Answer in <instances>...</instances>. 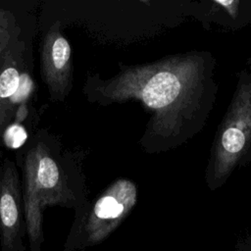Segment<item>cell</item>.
Masks as SVG:
<instances>
[{
	"label": "cell",
	"instance_id": "obj_9",
	"mask_svg": "<svg viewBox=\"0 0 251 251\" xmlns=\"http://www.w3.org/2000/svg\"><path fill=\"white\" fill-rule=\"evenodd\" d=\"M20 35V27L18 26L13 15L0 21V57L7 48Z\"/></svg>",
	"mask_w": 251,
	"mask_h": 251
},
{
	"label": "cell",
	"instance_id": "obj_10",
	"mask_svg": "<svg viewBox=\"0 0 251 251\" xmlns=\"http://www.w3.org/2000/svg\"><path fill=\"white\" fill-rule=\"evenodd\" d=\"M215 3L219 4L220 6H222L229 16H231L232 18H236L237 14H238V4L239 1H231V0H227V1H215Z\"/></svg>",
	"mask_w": 251,
	"mask_h": 251
},
{
	"label": "cell",
	"instance_id": "obj_8",
	"mask_svg": "<svg viewBox=\"0 0 251 251\" xmlns=\"http://www.w3.org/2000/svg\"><path fill=\"white\" fill-rule=\"evenodd\" d=\"M28 137L25 127L17 122H12L3 131L1 139L3 144L9 149H18L22 147Z\"/></svg>",
	"mask_w": 251,
	"mask_h": 251
},
{
	"label": "cell",
	"instance_id": "obj_6",
	"mask_svg": "<svg viewBox=\"0 0 251 251\" xmlns=\"http://www.w3.org/2000/svg\"><path fill=\"white\" fill-rule=\"evenodd\" d=\"M26 225L23 190L15 164L5 159L0 166V249L25 251Z\"/></svg>",
	"mask_w": 251,
	"mask_h": 251
},
{
	"label": "cell",
	"instance_id": "obj_1",
	"mask_svg": "<svg viewBox=\"0 0 251 251\" xmlns=\"http://www.w3.org/2000/svg\"><path fill=\"white\" fill-rule=\"evenodd\" d=\"M203 62L196 55L177 56L138 66H124L106 80L90 78L88 94L98 103L140 101L153 112L150 132L176 135L198 107L203 88Z\"/></svg>",
	"mask_w": 251,
	"mask_h": 251
},
{
	"label": "cell",
	"instance_id": "obj_4",
	"mask_svg": "<svg viewBox=\"0 0 251 251\" xmlns=\"http://www.w3.org/2000/svg\"><path fill=\"white\" fill-rule=\"evenodd\" d=\"M251 145V79L239 85L214 146L211 181L221 184Z\"/></svg>",
	"mask_w": 251,
	"mask_h": 251
},
{
	"label": "cell",
	"instance_id": "obj_11",
	"mask_svg": "<svg viewBox=\"0 0 251 251\" xmlns=\"http://www.w3.org/2000/svg\"><path fill=\"white\" fill-rule=\"evenodd\" d=\"M11 15H12V14H10L9 12L0 9V21H2V20H4V19H7V18L10 17Z\"/></svg>",
	"mask_w": 251,
	"mask_h": 251
},
{
	"label": "cell",
	"instance_id": "obj_3",
	"mask_svg": "<svg viewBox=\"0 0 251 251\" xmlns=\"http://www.w3.org/2000/svg\"><path fill=\"white\" fill-rule=\"evenodd\" d=\"M137 202V187L126 178L112 182L93 202L75 208V221L63 251H84L105 241Z\"/></svg>",
	"mask_w": 251,
	"mask_h": 251
},
{
	"label": "cell",
	"instance_id": "obj_7",
	"mask_svg": "<svg viewBox=\"0 0 251 251\" xmlns=\"http://www.w3.org/2000/svg\"><path fill=\"white\" fill-rule=\"evenodd\" d=\"M40 75L53 101L62 102L73 82L72 51L60 25L55 24L45 34L40 47Z\"/></svg>",
	"mask_w": 251,
	"mask_h": 251
},
{
	"label": "cell",
	"instance_id": "obj_2",
	"mask_svg": "<svg viewBox=\"0 0 251 251\" xmlns=\"http://www.w3.org/2000/svg\"><path fill=\"white\" fill-rule=\"evenodd\" d=\"M22 190L28 251H42L44 210L51 206L75 209L81 203L67 183L59 163L42 142L25 157Z\"/></svg>",
	"mask_w": 251,
	"mask_h": 251
},
{
	"label": "cell",
	"instance_id": "obj_5",
	"mask_svg": "<svg viewBox=\"0 0 251 251\" xmlns=\"http://www.w3.org/2000/svg\"><path fill=\"white\" fill-rule=\"evenodd\" d=\"M25 54V43L19 37L0 57V137L20 109L27 112L25 103L34 91Z\"/></svg>",
	"mask_w": 251,
	"mask_h": 251
}]
</instances>
